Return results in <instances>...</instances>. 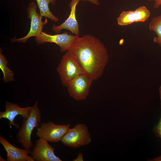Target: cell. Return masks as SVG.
<instances>
[{"mask_svg":"<svg viewBox=\"0 0 161 161\" xmlns=\"http://www.w3.org/2000/svg\"><path fill=\"white\" fill-rule=\"evenodd\" d=\"M57 0H35L38 7L40 15L55 22L59 21L58 18L55 16L49 10V5L52 3L55 5Z\"/></svg>","mask_w":161,"mask_h":161,"instance_id":"obj_13","label":"cell"},{"mask_svg":"<svg viewBox=\"0 0 161 161\" xmlns=\"http://www.w3.org/2000/svg\"><path fill=\"white\" fill-rule=\"evenodd\" d=\"M0 143L7 153V161H34L30 155V151L25 148H17L8 142L1 135Z\"/></svg>","mask_w":161,"mask_h":161,"instance_id":"obj_11","label":"cell"},{"mask_svg":"<svg viewBox=\"0 0 161 161\" xmlns=\"http://www.w3.org/2000/svg\"><path fill=\"white\" fill-rule=\"evenodd\" d=\"M117 24L120 26L129 25L136 22V15L134 10L123 11L117 18Z\"/></svg>","mask_w":161,"mask_h":161,"instance_id":"obj_16","label":"cell"},{"mask_svg":"<svg viewBox=\"0 0 161 161\" xmlns=\"http://www.w3.org/2000/svg\"><path fill=\"white\" fill-rule=\"evenodd\" d=\"M8 61L2 53V49L0 51V69L3 74V80L5 82L10 83L14 80V74L7 66Z\"/></svg>","mask_w":161,"mask_h":161,"instance_id":"obj_14","label":"cell"},{"mask_svg":"<svg viewBox=\"0 0 161 161\" xmlns=\"http://www.w3.org/2000/svg\"><path fill=\"white\" fill-rule=\"evenodd\" d=\"M79 1V0H71L69 4L71 11L69 17L63 23L59 25L53 24L52 28L53 32L59 34L63 29H66L76 35L79 36L80 34L79 24L75 14L76 7Z\"/></svg>","mask_w":161,"mask_h":161,"instance_id":"obj_12","label":"cell"},{"mask_svg":"<svg viewBox=\"0 0 161 161\" xmlns=\"http://www.w3.org/2000/svg\"><path fill=\"white\" fill-rule=\"evenodd\" d=\"M70 126L69 124L58 125L52 121L43 123L37 128L36 134L48 142L57 143L61 141Z\"/></svg>","mask_w":161,"mask_h":161,"instance_id":"obj_5","label":"cell"},{"mask_svg":"<svg viewBox=\"0 0 161 161\" xmlns=\"http://www.w3.org/2000/svg\"><path fill=\"white\" fill-rule=\"evenodd\" d=\"M93 80L85 74L78 76L67 87L70 96L77 101L86 99Z\"/></svg>","mask_w":161,"mask_h":161,"instance_id":"obj_7","label":"cell"},{"mask_svg":"<svg viewBox=\"0 0 161 161\" xmlns=\"http://www.w3.org/2000/svg\"><path fill=\"white\" fill-rule=\"evenodd\" d=\"M74 161H83V155L82 153H79L78 154L77 157L74 160Z\"/></svg>","mask_w":161,"mask_h":161,"instance_id":"obj_20","label":"cell"},{"mask_svg":"<svg viewBox=\"0 0 161 161\" xmlns=\"http://www.w3.org/2000/svg\"><path fill=\"white\" fill-rule=\"evenodd\" d=\"M37 5L34 2H31L29 4L27 9L28 18L30 20V27L27 34L22 38L11 39L12 42L25 43L30 38L37 37L42 31L43 26L47 23V19L42 21V17L37 10Z\"/></svg>","mask_w":161,"mask_h":161,"instance_id":"obj_6","label":"cell"},{"mask_svg":"<svg viewBox=\"0 0 161 161\" xmlns=\"http://www.w3.org/2000/svg\"><path fill=\"white\" fill-rule=\"evenodd\" d=\"M134 11L136 15V22H144L150 16V11L144 6L140 7Z\"/></svg>","mask_w":161,"mask_h":161,"instance_id":"obj_17","label":"cell"},{"mask_svg":"<svg viewBox=\"0 0 161 161\" xmlns=\"http://www.w3.org/2000/svg\"><path fill=\"white\" fill-rule=\"evenodd\" d=\"M68 51L74 55L84 73L93 80L102 76L109 57L106 48L97 38L88 34L78 36Z\"/></svg>","mask_w":161,"mask_h":161,"instance_id":"obj_1","label":"cell"},{"mask_svg":"<svg viewBox=\"0 0 161 161\" xmlns=\"http://www.w3.org/2000/svg\"><path fill=\"white\" fill-rule=\"evenodd\" d=\"M0 161H7V160H5V159L3 158L1 156H0Z\"/></svg>","mask_w":161,"mask_h":161,"instance_id":"obj_22","label":"cell"},{"mask_svg":"<svg viewBox=\"0 0 161 161\" xmlns=\"http://www.w3.org/2000/svg\"><path fill=\"white\" fill-rule=\"evenodd\" d=\"M148 1H154V2L153 5L155 9L159 8L161 6V0H146Z\"/></svg>","mask_w":161,"mask_h":161,"instance_id":"obj_19","label":"cell"},{"mask_svg":"<svg viewBox=\"0 0 161 161\" xmlns=\"http://www.w3.org/2000/svg\"><path fill=\"white\" fill-rule=\"evenodd\" d=\"M61 141L66 146L76 148L89 145L92 140L87 126L83 124H78L69 128Z\"/></svg>","mask_w":161,"mask_h":161,"instance_id":"obj_4","label":"cell"},{"mask_svg":"<svg viewBox=\"0 0 161 161\" xmlns=\"http://www.w3.org/2000/svg\"><path fill=\"white\" fill-rule=\"evenodd\" d=\"M78 36L69 34L67 32L52 35L42 31L35 37V40L38 44L47 42L55 43L60 47V52H63L69 50Z\"/></svg>","mask_w":161,"mask_h":161,"instance_id":"obj_8","label":"cell"},{"mask_svg":"<svg viewBox=\"0 0 161 161\" xmlns=\"http://www.w3.org/2000/svg\"><path fill=\"white\" fill-rule=\"evenodd\" d=\"M160 104L161 108V86L159 88ZM153 131L155 134L161 139V116L158 123L153 129ZM153 161H161V155L153 160Z\"/></svg>","mask_w":161,"mask_h":161,"instance_id":"obj_18","label":"cell"},{"mask_svg":"<svg viewBox=\"0 0 161 161\" xmlns=\"http://www.w3.org/2000/svg\"><path fill=\"white\" fill-rule=\"evenodd\" d=\"M5 110L0 112V119L4 118L9 120V125L19 129V125L14 122V120L18 115L23 118H26L29 115L32 106L20 107L18 104H14L8 101L5 103Z\"/></svg>","mask_w":161,"mask_h":161,"instance_id":"obj_10","label":"cell"},{"mask_svg":"<svg viewBox=\"0 0 161 161\" xmlns=\"http://www.w3.org/2000/svg\"><path fill=\"white\" fill-rule=\"evenodd\" d=\"M57 70L62 84L66 87L78 76L84 74L76 58L69 51H66L62 56Z\"/></svg>","mask_w":161,"mask_h":161,"instance_id":"obj_3","label":"cell"},{"mask_svg":"<svg viewBox=\"0 0 161 161\" xmlns=\"http://www.w3.org/2000/svg\"><path fill=\"white\" fill-rule=\"evenodd\" d=\"M82 1H87L91 2V3L95 4L97 5H98L99 4V2L98 0H79Z\"/></svg>","mask_w":161,"mask_h":161,"instance_id":"obj_21","label":"cell"},{"mask_svg":"<svg viewBox=\"0 0 161 161\" xmlns=\"http://www.w3.org/2000/svg\"><path fill=\"white\" fill-rule=\"evenodd\" d=\"M55 149L45 139L39 138L36 140L30 152L34 161H62L54 153Z\"/></svg>","mask_w":161,"mask_h":161,"instance_id":"obj_9","label":"cell"},{"mask_svg":"<svg viewBox=\"0 0 161 161\" xmlns=\"http://www.w3.org/2000/svg\"><path fill=\"white\" fill-rule=\"evenodd\" d=\"M41 118L38 103L36 102L32 106L28 117L23 118L22 125L17 134V141L24 148L30 151L33 146L31 139L32 134L34 129L39 126Z\"/></svg>","mask_w":161,"mask_h":161,"instance_id":"obj_2","label":"cell"},{"mask_svg":"<svg viewBox=\"0 0 161 161\" xmlns=\"http://www.w3.org/2000/svg\"><path fill=\"white\" fill-rule=\"evenodd\" d=\"M149 30L153 31L156 34L153 41L161 47V14L154 17L150 21L148 26Z\"/></svg>","mask_w":161,"mask_h":161,"instance_id":"obj_15","label":"cell"}]
</instances>
